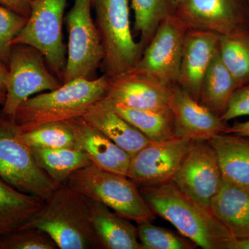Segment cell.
<instances>
[{"label":"cell","instance_id":"25","mask_svg":"<svg viewBox=\"0 0 249 249\" xmlns=\"http://www.w3.org/2000/svg\"><path fill=\"white\" fill-rule=\"evenodd\" d=\"M114 107L119 115L150 142H160L174 137L173 116L169 107L150 109H134L122 106H114Z\"/></svg>","mask_w":249,"mask_h":249},{"label":"cell","instance_id":"30","mask_svg":"<svg viewBox=\"0 0 249 249\" xmlns=\"http://www.w3.org/2000/svg\"><path fill=\"white\" fill-rule=\"evenodd\" d=\"M56 244L43 231L25 228L0 236V249H56Z\"/></svg>","mask_w":249,"mask_h":249},{"label":"cell","instance_id":"4","mask_svg":"<svg viewBox=\"0 0 249 249\" xmlns=\"http://www.w3.org/2000/svg\"><path fill=\"white\" fill-rule=\"evenodd\" d=\"M66 183L88 199L102 203L137 224L152 222L157 216L138 186L127 176L101 169L92 163L72 174Z\"/></svg>","mask_w":249,"mask_h":249},{"label":"cell","instance_id":"24","mask_svg":"<svg viewBox=\"0 0 249 249\" xmlns=\"http://www.w3.org/2000/svg\"><path fill=\"white\" fill-rule=\"evenodd\" d=\"M39 166L55 184H65L72 174L91 165L88 156L77 147L31 148Z\"/></svg>","mask_w":249,"mask_h":249},{"label":"cell","instance_id":"7","mask_svg":"<svg viewBox=\"0 0 249 249\" xmlns=\"http://www.w3.org/2000/svg\"><path fill=\"white\" fill-rule=\"evenodd\" d=\"M67 0H31V14L12 45L31 46L44 55L51 71L62 84L67 49L62 26Z\"/></svg>","mask_w":249,"mask_h":249},{"label":"cell","instance_id":"13","mask_svg":"<svg viewBox=\"0 0 249 249\" xmlns=\"http://www.w3.org/2000/svg\"><path fill=\"white\" fill-rule=\"evenodd\" d=\"M175 15L188 29L219 36L249 30L247 0H180Z\"/></svg>","mask_w":249,"mask_h":249},{"label":"cell","instance_id":"2","mask_svg":"<svg viewBox=\"0 0 249 249\" xmlns=\"http://www.w3.org/2000/svg\"><path fill=\"white\" fill-rule=\"evenodd\" d=\"M25 228L43 231L59 249H98L88 199L67 183L56 187Z\"/></svg>","mask_w":249,"mask_h":249},{"label":"cell","instance_id":"8","mask_svg":"<svg viewBox=\"0 0 249 249\" xmlns=\"http://www.w3.org/2000/svg\"><path fill=\"white\" fill-rule=\"evenodd\" d=\"M92 0H75L65 18L69 34L67 63L63 83L96 78L102 65L103 49L96 24L91 17Z\"/></svg>","mask_w":249,"mask_h":249},{"label":"cell","instance_id":"19","mask_svg":"<svg viewBox=\"0 0 249 249\" xmlns=\"http://www.w3.org/2000/svg\"><path fill=\"white\" fill-rule=\"evenodd\" d=\"M82 117L131 156L150 142L116 112L112 103L106 97L94 103Z\"/></svg>","mask_w":249,"mask_h":249},{"label":"cell","instance_id":"6","mask_svg":"<svg viewBox=\"0 0 249 249\" xmlns=\"http://www.w3.org/2000/svg\"><path fill=\"white\" fill-rule=\"evenodd\" d=\"M14 117L0 111V178L23 193L45 200L58 185L39 166L21 138Z\"/></svg>","mask_w":249,"mask_h":249},{"label":"cell","instance_id":"21","mask_svg":"<svg viewBox=\"0 0 249 249\" xmlns=\"http://www.w3.org/2000/svg\"><path fill=\"white\" fill-rule=\"evenodd\" d=\"M211 211L234 238L249 237V191L223 180Z\"/></svg>","mask_w":249,"mask_h":249},{"label":"cell","instance_id":"3","mask_svg":"<svg viewBox=\"0 0 249 249\" xmlns=\"http://www.w3.org/2000/svg\"><path fill=\"white\" fill-rule=\"evenodd\" d=\"M111 78L103 73L94 79L63 83L58 89L28 98L18 107L14 120L22 132L53 121L82 117L94 103L104 97Z\"/></svg>","mask_w":249,"mask_h":249},{"label":"cell","instance_id":"18","mask_svg":"<svg viewBox=\"0 0 249 249\" xmlns=\"http://www.w3.org/2000/svg\"><path fill=\"white\" fill-rule=\"evenodd\" d=\"M88 200L98 249H142L137 227L132 220L116 213L99 201Z\"/></svg>","mask_w":249,"mask_h":249},{"label":"cell","instance_id":"23","mask_svg":"<svg viewBox=\"0 0 249 249\" xmlns=\"http://www.w3.org/2000/svg\"><path fill=\"white\" fill-rule=\"evenodd\" d=\"M237 89L235 79L223 63L218 51L203 80L199 102L221 117Z\"/></svg>","mask_w":249,"mask_h":249},{"label":"cell","instance_id":"10","mask_svg":"<svg viewBox=\"0 0 249 249\" xmlns=\"http://www.w3.org/2000/svg\"><path fill=\"white\" fill-rule=\"evenodd\" d=\"M188 29L175 14L165 18L132 70L166 86L178 84L183 41Z\"/></svg>","mask_w":249,"mask_h":249},{"label":"cell","instance_id":"14","mask_svg":"<svg viewBox=\"0 0 249 249\" xmlns=\"http://www.w3.org/2000/svg\"><path fill=\"white\" fill-rule=\"evenodd\" d=\"M168 107L173 116L174 137L209 141L227 130V122L196 101L179 85L170 88Z\"/></svg>","mask_w":249,"mask_h":249},{"label":"cell","instance_id":"38","mask_svg":"<svg viewBox=\"0 0 249 249\" xmlns=\"http://www.w3.org/2000/svg\"><path fill=\"white\" fill-rule=\"evenodd\" d=\"M175 2H176V4H178V1H180V0H175Z\"/></svg>","mask_w":249,"mask_h":249},{"label":"cell","instance_id":"15","mask_svg":"<svg viewBox=\"0 0 249 249\" xmlns=\"http://www.w3.org/2000/svg\"><path fill=\"white\" fill-rule=\"evenodd\" d=\"M220 36L188 29L183 41L178 85L199 101L203 80L219 51Z\"/></svg>","mask_w":249,"mask_h":249},{"label":"cell","instance_id":"17","mask_svg":"<svg viewBox=\"0 0 249 249\" xmlns=\"http://www.w3.org/2000/svg\"><path fill=\"white\" fill-rule=\"evenodd\" d=\"M71 127L76 147L98 168L127 176L131 155L83 117L65 121Z\"/></svg>","mask_w":249,"mask_h":249},{"label":"cell","instance_id":"35","mask_svg":"<svg viewBox=\"0 0 249 249\" xmlns=\"http://www.w3.org/2000/svg\"><path fill=\"white\" fill-rule=\"evenodd\" d=\"M228 249H249V237L232 239Z\"/></svg>","mask_w":249,"mask_h":249},{"label":"cell","instance_id":"39","mask_svg":"<svg viewBox=\"0 0 249 249\" xmlns=\"http://www.w3.org/2000/svg\"><path fill=\"white\" fill-rule=\"evenodd\" d=\"M247 1H248L249 4V0H247Z\"/></svg>","mask_w":249,"mask_h":249},{"label":"cell","instance_id":"26","mask_svg":"<svg viewBox=\"0 0 249 249\" xmlns=\"http://www.w3.org/2000/svg\"><path fill=\"white\" fill-rule=\"evenodd\" d=\"M219 53L238 88L249 84V30L220 36Z\"/></svg>","mask_w":249,"mask_h":249},{"label":"cell","instance_id":"34","mask_svg":"<svg viewBox=\"0 0 249 249\" xmlns=\"http://www.w3.org/2000/svg\"><path fill=\"white\" fill-rule=\"evenodd\" d=\"M225 133L249 137V120L245 122L237 123L233 125L229 126Z\"/></svg>","mask_w":249,"mask_h":249},{"label":"cell","instance_id":"36","mask_svg":"<svg viewBox=\"0 0 249 249\" xmlns=\"http://www.w3.org/2000/svg\"><path fill=\"white\" fill-rule=\"evenodd\" d=\"M8 78H9V68L4 64L0 62V89L6 90Z\"/></svg>","mask_w":249,"mask_h":249},{"label":"cell","instance_id":"29","mask_svg":"<svg viewBox=\"0 0 249 249\" xmlns=\"http://www.w3.org/2000/svg\"><path fill=\"white\" fill-rule=\"evenodd\" d=\"M137 235L142 249H194L196 244L179 232L157 227L152 222L138 223Z\"/></svg>","mask_w":249,"mask_h":249},{"label":"cell","instance_id":"33","mask_svg":"<svg viewBox=\"0 0 249 249\" xmlns=\"http://www.w3.org/2000/svg\"><path fill=\"white\" fill-rule=\"evenodd\" d=\"M0 5L25 18L31 14V0H0Z\"/></svg>","mask_w":249,"mask_h":249},{"label":"cell","instance_id":"31","mask_svg":"<svg viewBox=\"0 0 249 249\" xmlns=\"http://www.w3.org/2000/svg\"><path fill=\"white\" fill-rule=\"evenodd\" d=\"M27 19L0 5V62L8 68L13 41L22 30Z\"/></svg>","mask_w":249,"mask_h":249},{"label":"cell","instance_id":"40","mask_svg":"<svg viewBox=\"0 0 249 249\" xmlns=\"http://www.w3.org/2000/svg\"><path fill=\"white\" fill-rule=\"evenodd\" d=\"M92 1H93V0H92Z\"/></svg>","mask_w":249,"mask_h":249},{"label":"cell","instance_id":"37","mask_svg":"<svg viewBox=\"0 0 249 249\" xmlns=\"http://www.w3.org/2000/svg\"><path fill=\"white\" fill-rule=\"evenodd\" d=\"M6 100V90L0 89V105H4Z\"/></svg>","mask_w":249,"mask_h":249},{"label":"cell","instance_id":"5","mask_svg":"<svg viewBox=\"0 0 249 249\" xmlns=\"http://www.w3.org/2000/svg\"><path fill=\"white\" fill-rule=\"evenodd\" d=\"M96 24L103 49L102 65L109 78L130 71L142 57L129 21V0H93Z\"/></svg>","mask_w":249,"mask_h":249},{"label":"cell","instance_id":"32","mask_svg":"<svg viewBox=\"0 0 249 249\" xmlns=\"http://www.w3.org/2000/svg\"><path fill=\"white\" fill-rule=\"evenodd\" d=\"M242 116H249V84L236 90L227 110L220 118L227 123Z\"/></svg>","mask_w":249,"mask_h":249},{"label":"cell","instance_id":"20","mask_svg":"<svg viewBox=\"0 0 249 249\" xmlns=\"http://www.w3.org/2000/svg\"><path fill=\"white\" fill-rule=\"evenodd\" d=\"M209 142L217 155L223 180L249 191V137L222 133Z\"/></svg>","mask_w":249,"mask_h":249},{"label":"cell","instance_id":"1","mask_svg":"<svg viewBox=\"0 0 249 249\" xmlns=\"http://www.w3.org/2000/svg\"><path fill=\"white\" fill-rule=\"evenodd\" d=\"M156 215L204 249H228L234 238L211 210L193 201L173 181L139 188Z\"/></svg>","mask_w":249,"mask_h":249},{"label":"cell","instance_id":"9","mask_svg":"<svg viewBox=\"0 0 249 249\" xmlns=\"http://www.w3.org/2000/svg\"><path fill=\"white\" fill-rule=\"evenodd\" d=\"M62 85L51 71L41 52L25 45H14L10 54L6 100L1 111L14 117L18 107L36 93Z\"/></svg>","mask_w":249,"mask_h":249},{"label":"cell","instance_id":"11","mask_svg":"<svg viewBox=\"0 0 249 249\" xmlns=\"http://www.w3.org/2000/svg\"><path fill=\"white\" fill-rule=\"evenodd\" d=\"M194 142L177 137L149 142L131 156L127 178L138 188L171 181Z\"/></svg>","mask_w":249,"mask_h":249},{"label":"cell","instance_id":"28","mask_svg":"<svg viewBox=\"0 0 249 249\" xmlns=\"http://www.w3.org/2000/svg\"><path fill=\"white\" fill-rule=\"evenodd\" d=\"M21 138L30 148L76 147L74 135L66 121H53L22 132Z\"/></svg>","mask_w":249,"mask_h":249},{"label":"cell","instance_id":"22","mask_svg":"<svg viewBox=\"0 0 249 249\" xmlns=\"http://www.w3.org/2000/svg\"><path fill=\"white\" fill-rule=\"evenodd\" d=\"M43 202L41 198L19 191L0 178V236L22 228Z\"/></svg>","mask_w":249,"mask_h":249},{"label":"cell","instance_id":"12","mask_svg":"<svg viewBox=\"0 0 249 249\" xmlns=\"http://www.w3.org/2000/svg\"><path fill=\"white\" fill-rule=\"evenodd\" d=\"M172 181L187 196L211 210L223 182L217 155L209 141H196Z\"/></svg>","mask_w":249,"mask_h":249},{"label":"cell","instance_id":"27","mask_svg":"<svg viewBox=\"0 0 249 249\" xmlns=\"http://www.w3.org/2000/svg\"><path fill=\"white\" fill-rule=\"evenodd\" d=\"M135 22L134 29L140 34L142 50L148 45L157 28L165 18L175 14V0H131Z\"/></svg>","mask_w":249,"mask_h":249},{"label":"cell","instance_id":"16","mask_svg":"<svg viewBox=\"0 0 249 249\" xmlns=\"http://www.w3.org/2000/svg\"><path fill=\"white\" fill-rule=\"evenodd\" d=\"M170 88L145 73L131 70L111 78L104 97L114 106L139 109H159L168 107Z\"/></svg>","mask_w":249,"mask_h":249}]
</instances>
